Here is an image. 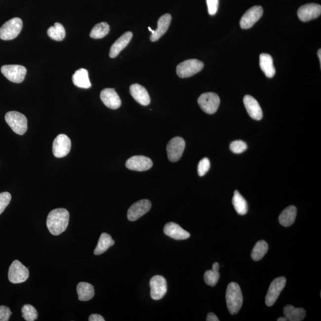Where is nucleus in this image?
Returning a JSON list of instances; mask_svg holds the SVG:
<instances>
[{
    "mask_svg": "<svg viewBox=\"0 0 321 321\" xmlns=\"http://www.w3.org/2000/svg\"><path fill=\"white\" fill-rule=\"evenodd\" d=\"M206 4L210 15H215L218 11L219 0H206Z\"/></svg>",
    "mask_w": 321,
    "mask_h": 321,
    "instance_id": "4c0bfd02",
    "label": "nucleus"
},
{
    "mask_svg": "<svg viewBox=\"0 0 321 321\" xmlns=\"http://www.w3.org/2000/svg\"><path fill=\"white\" fill-rule=\"evenodd\" d=\"M204 64L202 61L197 59H190L183 61L177 66L176 72L180 78L192 77L203 69Z\"/></svg>",
    "mask_w": 321,
    "mask_h": 321,
    "instance_id": "39448f33",
    "label": "nucleus"
},
{
    "mask_svg": "<svg viewBox=\"0 0 321 321\" xmlns=\"http://www.w3.org/2000/svg\"><path fill=\"white\" fill-rule=\"evenodd\" d=\"M297 215V208L294 206H290L285 208L279 216L280 224L284 227H290L295 221Z\"/></svg>",
    "mask_w": 321,
    "mask_h": 321,
    "instance_id": "a878e982",
    "label": "nucleus"
},
{
    "mask_svg": "<svg viewBox=\"0 0 321 321\" xmlns=\"http://www.w3.org/2000/svg\"><path fill=\"white\" fill-rule=\"evenodd\" d=\"M164 232L165 235L176 240H185L191 236L188 232L182 229L179 225L173 222L165 224Z\"/></svg>",
    "mask_w": 321,
    "mask_h": 321,
    "instance_id": "6ab92c4d",
    "label": "nucleus"
},
{
    "mask_svg": "<svg viewBox=\"0 0 321 321\" xmlns=\"http://www.w3.org/2000/svg\"><path fill=\"white\" fill-rule=\"evenodd\" d=\"M261 69L268 78H272L276 75L273 57L270 54L262 53L259 57Z\"/></svg>",
    "mask_w": 321,
    "mask_h": 321,
    "instance_id": "b1692460",
    "label": "nucleus"
},
{
    "mask_svg": "<svg viewBox=\"0 0 321 321\" xmlns=\"http://www.w3.org/2000/svg\"><path fill=\"white\" fill-rule=\"evenodd\" d=\"M29 276L27 268L19 261L15 260L11 264L8 270V277L13 284H19L26 281Z\"/></svg>",
    "mask_w": 321,
    "mask_h": 321,
    "instance_id": "0eeeda50",
    "label": "nucleus"
},
{
    "mask_svg": "<svg viewBox=\"0 0 321 321\" xmlns=\"http://www.w3.org/2000/svg\"><path fill=\"white\" fill-rule=\"evenodd\" d=\"M198 103L204 112L212 115L217 112L220 106V99L217 93L206 92L200 96Z\"/></svg>",
    "mask_w": 321,
    "mask_h": 321,
    "instance_id": "423d86ee",
    "label": "nucleus"
},
{
    "mask_svg": "<svg viewBox=\"0 0 321 321\" xmlns=\"http://www.w3.org/2000/svg\"><path fill=\"white\" fill-rule=\"evenodd\" d=\"M23 28V22L19 17L8 20L0 28V39L12 40L19 36Z\"/></svg>",
    "mask_w": 321,
    "mask_h": 321,
    "instance_id": "20e7f679",
    "label": "nucleus"
},
{
    "mask_svg": "<svg viewBox=\"0 0 321 321\" xmlns=\"http://www.w3.org/2000/svg\"><path fill=\"white\" fill-rule=\"evenodd\" d=\"M131 95L140 104L147 106L150 104L151 99L147 90L141 84H133L130 87Z\"/></svg>",
    "mask_w": 321,
    "mask_h": 321,
    "instance_id": "aec40b11",
    "label": "nucleus"
},
{
    "mask_svg": "<svg viewBox=\"0 0 321 321\" xmlns=\"http://www.w3.org/2000/svg\"><path fill=\"white\" fill-rule=\"evenodd\" d=\"M153 162L150 158L136 156L127 160L125 166L129 170L136 171H145L153 167Z\"/></svg>",
    "mask_w": 321,
    "mask_h": 321,
    "instance_id": "2eb2a0df",
    "label": "nucleus"
},
{
    "mask_svg": "<svg viewBox=\"0 0 321 321\" xmlns=\"http://www.w3.org/2000/svg\"><path fill=\"white\" fill-rule=\"evenodd\" d=\"M151 296L155 300L161 299L167 291V281L162 276H156L150 280Z\"/></svg>",
    "mask_w": 321,
    "mask_h": 321,
    "instance_id": "ddd939ff",
    "label": "nucleus"
},
{
    "mask_svg": "<svg viewBox=\"0 0 321 321\" xmlns=\"http://www.w3.org/2000/svg\"><path fill=\"white\" fill-rule=\"evenodd\" d=\"M110 32V26L106 22H101L96 25L90 33V37L93 39H101L106 37Z\"/></svg>",
    "mask_w": 321,
    "mask_h": 321,
    "instance_id": "2f4dec72",
    "label": "nucleus"
},
{
    "mask_svg": "<svg viewBox=\"0 0 321 321\" xmlns=\"http://www.w3.org/2000/svg\"><path fill=\"white\" fill-rule=\"evenodd\" d=\"M212 269L215 271H218L220 269V265H219L218 262H215V263L213 264Z\"/></svg>",
    "mask_w": 321,
    "mask_h": 321,
    "instance_id": "79ce46f5",
    "label": "nucleus"
},
{
    "mask_svg": "<svg viewBox=\"0 0 321 321\" xmlns=\"http://www.w3.org/2000/svg\"><path fill=\"white\" fill-rule=\"evenodd\" d=\"M73 83L80 88L88 89L91 87L88 72L85 69H80L76 71L72 77Z\"/></svg>",
    "mask_w": 321,
    "mask_h": 321,
    "instance_id": "5701e85b",
    "label": "nucleus"
},
{
    "mask_svg": "<svg viewBox=\"0 0 321 321\" xmlns=\"http://www.w3.org/2000/svg\"><path fill=\"white\" fill-rule=\"evenodd\" d=\"M70 215L68 210L58 208L52 210L46 219V226L51 234L58 236L68 228Z\"/></svg>",
    "mask_w": 321,
    "mask_h": 321,
    "instance_id": "f257e3e1",
    "label": "nucleus"
},
{
    "mask_svg": "<svg viewBox=\"0 0 321 321\" xmlns=\"http://www.w3.org/2000/svg\"><path fill=\"white\" fill-rule=\"evenodd\" d=\"M171 22V16L170 14H165L160 17L158 21V27L154 33L151 35V41L156 42L160 37L164 36L167 31Z\"/></svg>",
    "mask_w": 321,
    "mask_h": 321,
    "instance_id": "412c9836",
    "label": "nucleus"
},
{
    "mask_svg": "<svg viewBox=\"0 0 321 321\" xmlns=\"http://www.w3.org/2000/svg\"><path fill=\"white\" fill-rule=\"evenodd\" d=\"M72 143L69 137L64 134H60L54 139L52 145V153L57 158L66 157L70 153Z\"/></svg>",
    "mask_w": 321,
    "mask_h": 321,
    "instance_id": "f8f14e48",
    "label": "nucleus"
},
{
    "mask_svg": "<svg viewBox=\"0 0 321 321\" xmlns=\"http://www.w3.org/2000/svg\"><path fill=\"white\" fill-rule=\"evenodd\" d=\"M152 204L150 201L142 200L133 203L127 211V218L130 221H135L150 211Z\"/></svg>",
    "mask_w": 321,
    "mask_h": 321,
    "instance_id": "9b49d317",
    "label": "nucleus"
},
{
    "mask_svg": "<svg viewBox=\"0 0 321 321\" xmlns=\"http://www.w3.org/2000/svg\"><path fill=\"white\" fill-rule=\"evenodd\" d=\"M22 317L26 321H36L38 318L36 309L31 305H25L22 308Z\"/></svg>",
    "mask_w": 321,
    "mask_h": 321,
    "instance_id": "473e14b6",
    "label": "nucleus"
},
{
    "mask_svg": "<svg viewBox=\"0 0 321 321\" xmlns=\"http://www.w3.org/2000/svg\"><path fill=\"white\" fill-rule=\"evenodd\" d=\"M1 72L8 80L20 83L24 80L27 70L20 65H4L2 66Z\"/></svg>",
    "mask_w": 321,
    "mask_h": 321,
    "instance_id": "6e6552de",
    "label": "nucleus"
},
{
    "mask_svg": "<svg viewBox=\"0 0 321 321\" xmlns=\"http://www.w3.org/2000/svg\"><path fill=\"white\" fill-rule=\"evenodd\" d=\"M207 321H218L219 320L218 317L214 313H209L207 315L206 320Z\"/></svg>",
    "mask_w": 321,
    "mask_h": 321,
    "instance_id": "a19ab883",
    "label": "nucleus"
},
{
    "mask_svg": "<svg viewBox=\"0 0 321 321\" xmlns=\"http://www.w3.org/2000/svg\"><path fill=\"white\" fill-rule=\"evenodd\" d=\"M268 245L266 241H260L256 243L251 253L253 261H258L263 258L268 252Z\"/></svg>",
    "mask_w": 321,
    "mask_h": 321,
    "instance_id": "7c9ffc66",
    "label": "nucleus"
},
{
    "mask_svg": "<svg viewBox=\"0 0 321 321\" xmlns=\"http://www.w3.org/2000/svg\"><path fill=\"white\" fill-rule=\"evenodd\" d=\"M115 242L111 236L107 233H102L99 239L97 246L94 250L95 255H100L115 244Z\"/></svg>",
    "mask_w": 321,
    "mask_h": 321,
    "instance_id": "cd10ccee",
    "label": "nucleus"
},
{
    "mask_svg": "<svg viewBox=\"0 0 321 321\" xmlns=\"http://www.w3.org/2000/svg\"><path fill=\"white\" fill-rule=\"evenodd\" d=\"M278 321H286L287 320H286V318L284 317H281L279 318L278 320H277Z\"/></svg>",
    "mask_w": 321,
    "mask_h": 321,
    "instance_id": "c03bdc74",
    "label": "nucleus"
},
{
    "mask_svg": "<svg viewBox=\"0 0 321 321\" xmlns=\"http://www.w3.org/2000/svg\"><path fill=\"white\" fill-rule=\"evenodd\" d=\"M100 98L105 106L109 109L116 110L121 106V101L115 89L106 88L102 90Z\"/></svg>",
    "mask_w": 321,
    "mask_h": 321,
    "instance_id": "f3484780",
    "label": "nucleus"
},
{
    "mask_svg": "<svg viewBox=\"0 0 321 321\" xmlns=\"http://www.w3.org/2000/svg\"><path fill=\"white\" fill-rule=\"evenodd\" d=\"M321 14V5L315 3L303 5L297 11V15L302 22H308L317 19Z\"/></svg>",
    "mask_w": 321,
    "mask_h": 321,
    "instance_id": "dca6fc26",
    "label": "nucleus"
},
{
    "mask_svg": "<svg viewBox=\"0 0 321 321\" xmlns=\"http://www.w3.org/2000/svg\"><path fill=\"white\" fill-rule=\"evenodd\" d=\"M5 120L17 135H24L27 131L28 120L22 113L14 111L8 112L5 116Z\"/></svg>",
    "mask_w": 321,
    "mask_h": 321,
    "instance_id": "7ed1b4c3",
    "label": "nucleus"
},
{
    "mask_svg": "<svg viewBox=\"0 0 321 321\" xmlns=\"http://www.w3.org/2000/svg\"><path fill=\"white\" fill-rule=\"evenodd\" d=\"M232 202L238 214L243 215L246 214L247 212V203L246 200H244V198L241 196L237 190L234 193Z\"/></svg>",
    "mask_w": 321,
    "mask_h": 321,
    "instance_id": "c85d7f7f",
    "label": "nucleus"
},
{
    "mask_svg": "<svg viewBox=\"0 0 321 321\" xmlns=\"http://www.w3.org/2000/svg\"><path fill=\"white\" fill-rule=\"evenodd\" d=\"M89 321H104V318L99 314H92L89 318Z\"/></svg>",
    "mask_w": 321,
    "mask_h": 321,
    "instance_id": "ea45409f",
    "label": "nucleus"
},
{
    "mask_svg": "<svg viewBox=\"0 0 321 321\" xmlns=\"http://www.w3.org/2000/svg\"><path fill=\"white\" fill-rule=\"evenodd\" d=\"M318 56L320 58V63H321V49H320L318 51Z\"/></svg>",
    "mask_w": 321,
    "mask_h": 321,
    "instance_id": "37998d69",
    "label": "nucleus"
},
{
    "mask_svg": "<svg viewBox=\"0 0 321 321\" xmlns=\"http://www.w3.org/2000/svg\"><path fill=\"white\" fill-rule=\"evenodd\" d=\"M12 314L9 308L5 306H0V321H8Z\"/></svg>",
    "mask_w": 321,
    "mask_h": 321,
    "instance_id": "58836bf2",
    "label": "nucleus"
},
{
    "mask_svg": "<svg viewBox=\"0 0 321 321\" xmlns=\"http://www.w3.org/2000/svg\"><path fill=\"white\" fill-rule=\"evenodd\" d=\"M246 143L242 141H233L230 144V148L233 153L241 154L247 150Z\"/></svg>",
    "mask_w": 321,
    "mask_h": 321,
    "instance_id": "f704fd0d",
    "label": "nucleus"
},
{
    "mask_svg": "<svg viewBox=\"0 0 321 321\" xmlns=\"http://www.w3.org/2000/svg\"><path fill=\"white\" fill-rule=\"evenodd\" d=\"M11 196L10 193L2 192L0 194V215L4 212L6 207L10 203Z\"/></svg>",
    "mask_w": 321,
    "mask_h": 321,
    "instance_id": "c9c22d12",
    "label": "nucleus"
},
{
    "mask_svg": "<svg viewBox=\"0 0 321 321\" xmlns=\"http://www.w3.org/2000/svg\"><path fill=\"white\" fill-rule=\"evenodd\" d=\"M219 279H220V273L218 271L214 270L206 271L204 274V280L207 285L214 287L217 284Z\"/></svg>",
    "mask_w": 321,
    "mask_h": 321,
    "instance_id": "72a5a7b5",
    "label": "nucleus"
},
{
    "mask_svg": "<svg viewBox=\"0 0 321 321\" xmlns=\"http://www.w3.org/2000/svg\"><path fill=\"white\" fill-rule=\"evenodd\" d=\"M263 12V8L261 6L251 7L242 16L240 21L241 27L243 29L252 28L261 19Z\"/></svg>",
    "mask_w": 321,
    "mask_h": 321,
    "instance_id": "4468645a",
    "label": "nucleus"
},
{
    "mask_svg": "<svg viewBox=\"0 0 321 321\" xmlns=\"http://www.w3.org/2000/svg\"><path fill=\"white\" fill-rule=\"evenodd\" d=\"M284 315L287 321H301L306 317V311L303 308H297L292 305H287L284 308Z\"/></svg>",
    "mask_w": 321,
    "mask_h": 321,
    "instance_id": "bb28decb",
    "label": "nucleus"
},
{
    "mask_svg": "<svg viewBox=\"0 0 321 321\" xmlns=\"http://www.w3.org/2000/svg\"><path fill=\"white\" fill-rule=\"evenodd\" d=\"M243 103L250 118L256 120H261L263 118V113H262L260 105L259 104L256 99L252 96L247 95L244 96Z\"/></svg>",
    "mask_w": 321,
    "mask_h": 321,
    "instance_id": "a211bd4d",
    "label": "nucleus"
},
{
    "mask_svg": "<svg viewBox=\"0 0 321 321\" xmlns=\"http://www.w3.org/2000/svg\"><path fill=\"white\" fill-rule=\"evenodd\" d=\"M210 161L207 158H204L202 160H200L199 164H198V171L200 176L202 177L205 176L207 172H208L210 168Z\"/></svg>",
    "mask_w": 321,
    "mask_h": 321,
    "instance_id": "e433bc0d",
    "label": "nucleus"
},
{
    "mask_svg": "<svg viewBox=\"0 0 321 321\" xmlns=\"http://www.w3.org/2000/svg\"><path fill=\"white\" fill-rule=\"evenodd\" d=\"M47 34L51 39L56 41H61L66 37V31L64 26L60 23H55L54 26L48 29Z\"/></svg>",
    "mask_w": 321,
    "mask_h": 321,
    "instance_id": "c756f323",
    "label": "nucleus"
},
{
    "mask_svg": "<svg viewBox=\"0 0 321 321\" xmlns=\"http://www.w3.org/2000/svg\"><path fill=\"white\" fill-rule=\"evenodd\" d=\"M77 293L80 301H88L95 295L94 288L89 283L81 282L77 285Z\"/></svg>",
    "mask_w": 321,
    "mask_h": 321,
    "instance_id": "393cba45",
    "label": "nucleus"
},
{
    "mask_svg": "<svg viewBox=\"0 0 321 321\" xmlns=\"http://www.w3.org/2000/svg\"><path fill=\"white\" fill-rule=\"evenodd\" d=\"M285 284L286 279L284 277H279L271 282L265 297V303L268 306L274 305L283 288H284Z\"/></svg>",
    "mask_w": 321,
    "mask_h": 321,
    "instance_id": "9d476101",
    "label": "nucleus"
},
{
    "mask_svg": "<svg viewBox=\"0 0 321 321\" xmlns=\"http://www.w3.org/2000/svg\"><path fill=\"white\" fill-rule=\"evenodd\" d=\"M133 37L132 32H127L122 35L116 41L113 43L110 48V57L115 58L120 54L122 49H124L128 43L130 42Z\"/></svg>",
    "mask_w": 321,
    "mask_h": 321,
    "instance_id": "4be33fe9",
    "label": "nucleus"
},
{
    "mask_svg": "<svg viewBox=\"0 0 321 321\" xmlns=\"http://www.w3.org/2000/svg\"><path fill=\"white\" fill-rule=\"evenodd\" d=\"M226 297L230 313L232 315L238 314L243 303V295L240 286L236 282H230L227 286Z\"/></svg>",
    "mask_w": 321,
    "mask_h": 321,
    "instance_id": "f03ea898",
    "label": "nucleus"
},
{
    "mask_svg": "<svg viewBox=\"0 0 321 321\" xmlns=\"http://www.w3.org/2000/svg\"><path fill=\"white\" fill-rule=\"evenodd\" d=\"M185 148V141L177 136L170 140L167 146L168 160L171 162H177L182 157Z\"/></svg>",
    "mask_w": 321,
    "mask_h": 321,
    "instance_id": "1a4fd4ad",
    "label": "nucleus"
}]
</instances>
